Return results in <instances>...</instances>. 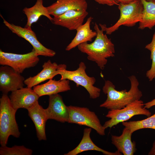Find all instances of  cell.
I'll list each match as a JSON object with an SVG mask.
<instances>
[{"mask_svg": "<svg viewBox=\"0 0 155 155\" xmlns=\"http://www.w3.org/2000/svg\"><path fill=\"white\" fill-rule=\"evenodd\" d=\"M99 26L101 29L96 23H95L94 28L97 35L93 42H84L77 47L82 53L87 55L88 60L95 62L100 69H103L107 63V58L115 56V49L111 39L104 34L103 28Z\"/></svg>", "mask_w": 155, "mask_h": 155, "instance_id": "cell-1", "label": "cell"}, {"mask_svg": "<svg viewBox=\"0 0 155 155\" xmlns=\"http://www.w3.org/2000/svg\"><path fill=\"white\" fill-rule=\"evenodd\" d=\"M131 83L130 88L128 91L126 89L119 91L111 81H105L102 88L104 93L107 95L106 100L100 106L110 110L121 109L127 105L140 100L142 93L138 88L139 82L133 75L128 77Z\"/></svg>", "mask_w": 155, "mask_h": 155, "instance_id": "cell-2", "label": "cell"}, {"mask_svg": "<svg viewBox=\"0 0 155 155\" xmlns=\"http://www.w3.org/2000/svg\"><path fill=\"white\" fill-rule=\"evenodd\" d=\"M17 110L12 106L7 94H3L0 98V144L6 146L9 137H19L20 133L16 119Z\"/></svg>", "mask_w": 155, "mask_h": 155, "instance_id": "cell-3", "label": "cell"}, {"mask_svg": "<svg viewBox=\"0 0 155 155\" xmlns=\"http://www.w3.org/2000/svg\"><path fill=\"white\" fill-rule=\"evenodd\" d=\"M118 8L120 11V16L115 24L108 27L105 24H99L103 28L106 34H111L122 25L132 27L141 21L143 7L140 0L128 4L120 3Z\"/></svg>", "mask_w": 155, "mask_h": 155, "instance_id": "cell-4", "label": "cell"}, {"mask_svg": "<svg viewBox=\"0 0 155 155\" xmlns=\"http://www.w3.org/2000/svg\"><path fill=\"white\" fill-rule=\"evenodd\" d=\"M86 68L84 63L81 62L76 70H68L65 67L59 69L57 74L61 75L60 80H71L76 84L77 87L81 86L84 87L89 93L90 98L96 99L99 97L101 90L94 86L96 81V79L87 74L85 71Z\"/></svg>", "mask_w": 155, "mask_h": 155, "instance_id": "cell-5", "label": "cell"}, {"mask_svg": "<svg viewBox=\"0 0 155 155\" xmlns=\"http://www.w3.org/2000/svg\"><path fill=\"white\" fill-rule=\"evenodd\" d=\"M143 102L136 100L121 109L109 110L106 117L110 119L106 121L103 125L106 129L111 128L120 123L126 121L133 116L138 115L150 116L151 113L144 107Z\"/></svg>", "mask_w": 155, "mask_h": 155, "instance_id": "cell-6", "label": "cell"}, {"mask_svg": "<svg viewBox=\"0 0 155 155\" xmlns=\"http://www.w3.org/2000/svg\"><path fill=\"white\" fill-rule=\"evenodd\" d=\"M69 118L68 123L84 125L95 130L101 136L105 135L106 128L102 125L95 113L87 107L70 105L68 106Z\"/></svg>", "mask_w": 155, "mask_h": 155, "instance_id": "cell-7", "label": "cell"}, {"mask_svg": "<svg viewBox=\"0 0 155 155\" xmlns=\"http://www.w3.org/2000/svg\"><path fill=\"white\" fill-rule=\"evenodd\" d=\"M39 61L38 56L34 49L24 54L5 52L0 50V65L8 66L20 74L25 69L36 66Z\"/></svg>", "mask_w": 155, "mask_h": 155, "instance_id": "cell-8", "label": "cell"}, {"mask_svg": "<svg viewBox=\"0 0 155 155\" xmlns=\"http://www.w3.org/2000/svg\"><path fill=\"white\" fill-rule=\"evenodd\" d=\"M5 25L13 33L20 37L23 38L29 42L32 46L37 55L45 57H52L56 54L54 51L44 46L38 40L36 34L31 28H23L20 26L11 24L7 21L2 15Z\"/></svg>", "mask_w": 155, "mask_h": 155, "instance_id": "cell-9", "label": "cell"}, {"mask_svg": "<svg viewBox=\"0 0 155 155\" xmlns=\"http://www.w3.org/2000/svg\"><path fill=\"white\" fill-rule=\"evenodd\" d=\"M25 79L11 67L6 65L0 67V90L7 94L24 87Z\"/></svg>", "mask_w": 155, "mask_h": 155, "instance_id": "cell-10", "label": "cell"}, {"mask_svg": "<svg viewBox=\"0 0 155 155\" xmlns=\"http://www.w3.org/2000/svg\"><path fill=\"white\" fill-rule=\"evenodd\" d=\"M48 107L44 109L47 120L53 119L61 123L68 122L69 113L68 106L58 94L49 96Z\"/></svg>", "mask_w": 155, "mask_h": 155, "instance_id": "cell-11", "label": "cell"}, {"mask_svg": "<svg viewBox=\"0 0 155 155\" xmlns=\"http://www.w3.org/2000/svg\"><path fill=\"white\" fill-rule=\"evenodd\" d=\"M9 97L12 106L17 110L20 108L28 110L38 101L40 97L33 89L27 87L11 92Z\"/></svg>", "mask_w": 155, "mask_h": 155, "instance_id": "cell-12", "label": "cell"}, {"mask_svg": "<svg viewBox=\"0 0 155 155\" xmlns=\"http://www.w3.org/2000/svg\"><path fill=\"white\" fill-rule=\"evenodd\" d=\"M88 13L86 10H70L62 14L53 17L52 23L69 30H76L83 24Z\"/></svg>", "mask_w": 155, "mask_h": 155, "instance_id": "cell-13", "label": "cell"}, {"mask_svg": "<svg viewBox=\"0 0 155 155\" xmlns=\"http://www.w3.org/2000/svg\"><path fill=\"white\" fill-rule=\"evenodd\" d=\"M65 67L66 65L65 64L58 65L55 62L52 63L49 60L43 63L42 69L39 73L25 79L24 84L27 87L32 88L47 80L53 79L57 75V72L59 69Z\"/></svg>", "mask_w": 155, "mask_h": 155, "instance_id": "cell-14", "label": "cell"}, {"mask_svg": "<svg viewBox=\"0 0 155 155\" xmlns=\"http://www.w3.org/2000/svg\"><path fill=\"white\" fill-rule=\"evenodd\" d=\"M28 111V116L34 125L38 140H46L45 126L48 120L44 109L38 101Z\"/></svg>", "mask_w": 155, "mask_h": 155, "instance_id": "cell-15", "label": "cell"}, {"mask_svg": "<svg viewBox=\"0 0 155 155\" xmlns=\"http://www.w3.org/2000/svg\"><path fill=\"white\" fill-rule=\"evenodd\" d=\"M46 7L50 14L55 17L70 10H86L88 4L86 0H57Z\"/></svg>", "mask_w": 155, "mask_h": 155, "instance_id": "cell-16", "label": "cell"}, {"mask_svg": "<svg viewBox=\"0 0 155 155\" xmlns=\"http://www.w3.org/2000/svg\"><path fill=\"white\" fill-rule=\"evenodd\" d=\"M33 89L40 97L66 92L70 90L71 87L69 80H60L57 81L51 79L45 83L34 86Z\"/></svg>", "mask_w": 155, "mask_h": 155, "instance_id": "cell-17", "label": "cell"}, {"mask_svg": "<svg viewBox=\"0 0 155 155\" xmlns=\"http://www.w3.org/2000/svg\"><path fill=\"white\" fill-rule=\"evenodd\" d=\"M132 133L129 129L125 127L120 135L111 136V143L117 151L124 155H133L137 150L135 142L131 140Z\"/></svg>", "mask_w": 155, "mask_h": 155, "instance_id": "cell-18", "label": "cell"}, {"mask_svg": "<svg viewBox=\"0 0 155 155\" xmlns=\"http://www.w3.org/2000/svg\"><path fill=\"white\" fill-rule=\"evenodd\" d=\"M92 128H86L84 129L82 138L78 145L74 149L64 155H76L83 152L88 150H95L102 152L105 155H121L122 154L117 151L112 152L104 150L97 146L92 142L90 137Z\"/></svg>", "mask_w": 155, "mask_h": 155, "instance_id": "cell-19", "label": "cell"}, {"mask_svg": "<svg viewBox=\"0 0 155 155\" xmlns=\"http://www.w3.org/2000/svg\"><path fill=\"white\" fill-rule=\"evenodd\" d=\"M93 18L90 16L86 22L80 26L76 30V34L70 43L67 46L65 50L69 51L82 43L92 42V39L96 37L97 32L90 28V25Z\"/></svg>", "mask_w": 155, "mask_h": 155, "instance_id": "cell-20", "label": "cell"}, {"mask_svg": "<svg viewBox=\"0 0 155 155\" xmlns=\"http://www.w3.org/2000/svg\"><path fill=\"white\" fill-rule=\"evenodd\" d=\"M27 18V21L24 27L31 28L32 24L36 22L42 16L47 18L52 22L53 18L49 13L47 7L43 5V0H36L35 4L31 7H25L23 9Z\"/></svg>", "mask_w": 155, "mask_h": 155, "instance_id": "cell-21", "label": "cell"}, {"mask_svg": "<svg viewBox=\"0 0 155 155\" xmlns=\"http://www.w3.org/2000/svg\"><path fill=\"white\" fill-rule=\"evenodd\" d=\"M143 9L141 21L138 28L152 29L155 26V1L140 0Z\"/></svg>", "mask_w": 155, "mask_h": 155, "instance_id": "cell-22", "label": "cell"}, {"mask_svg": "<svg viewBox=\"0 0 155 155\" xmlns=\"http://www.w3.org/2000/svg\"><path fill=\"white\" fill-rule=\"evenodd\" d=\"M122 125L129 129L133 133L142 129H151L155 130V113L146 119L137 121H124Z\"/></svg>", "mask_w": 155, "mask_h": 155, "instance_id": "cell-23", "label": "cell"}, {"mask_svg": "<svg viewBox=\"0 0 155 155\" xmlns=\"http://www.w3.org/2000/svg\"><path fill=\"white\" fill-rule=\"evenodd\" d=\"M33 152L31 149L24 146H16L9 147L6 146L0 148L1 155H31Z\"/></svg>", "mask_w": 155, "mask_h": 155, "instance_id": "cell-24", "label": "cell"}, {"mask_svg": "<svg viewBox=\"0 0 155 155\" xmlns=\"http://www.w3.org/2000/svg\"><path fill=\"white\" fill-rule=\"evenodd\" d=\"M145 48L149 50L151 53V66L150 69L146 72V75L149 81H152L155 79V32L151 42L145 46Z\"/></svg>", "mask_w": 155, "mask_h": 155, "instance_id": "cell-25", "label": "cell"}, {"mask_svg": "<svg viewBox=\"0 0 155 155\" xmlns=\"http://www.w3.org/2000/svg\"><path fill=\"white\" fill-rule=\"evenodd\" d=\"M99 4L106 5L109 6H119L120 4L116 0H94Z\"/></svg>", "mask_w": 155, "mask_h": 155, "instance_id": "cell-26", "label": "cell"}, {"mask_svg": "<svg viewBox=\"0 0 155 155\" xmlns=\"http://www.w3.org/2000/svg\"><path fill=\"white\" fill-rule=\"evenodd\" d=\"M155 106V98L152 100L144 103V107L147 109H149Z\"/></svg>", "mask_w": 155, "mask_h": 155, "instance_id": "cell-27", "label": "cell"}, {"mask_svg": "<svg viewBox=\"0 0 155 155\" xmlns=\"http://www.w3.org/2000/svg\"><path fill=\"white\" fill-rule=\"evenodd\" d=\"M119 4H128L137 0H116Z\"/></svg>", "mask_w": 155, "mask_h": 155, "instance_id": "cell-28", "label": "cell"}, {"mask_svg": "<svg viewBox=\"0 0 155 155\" xmlns=\"http://www.w3.org/2000/svg\"><path fill=\"white\" fill-rule=\"evenodd\" d=\"M149 155H155V140L152 144V147L148 153Z\"/></svg>", "mask_w": 155, "mask_h": 155, "instance_id": "cell-29", "label": "cell"}, {"mask_svg": "<svg viewBox=\"0 0 155 155\" xmlns=\"http://www.w3.org/2000/svg\"><path fill=\"white\" fill-rule=\"evenodd\" d=\"M155 1V0H153Z\"/></svg>", "mask_w": 155, "mask_h": 155, "instance_id": "cell-30", "label": "cell"}]
</instances>
